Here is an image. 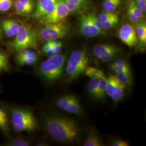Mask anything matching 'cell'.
<instances>
[{
    "mask_svg": "<svg viewBox=\"0 0 146 146\" xmlns=\"http://www.w3.org/2000/svg\"><path fill=\"white\" fill-rule=\"evenodd\" d=\"M116 76L120 82L123 84L125 87L129 86L132 84L133 78L131 69H120L114 72Z\"/></svg>",
    "mask_w": 146,
    "mask_h": 146,
    "instance_id": "16",
    "label": "cell"
},
{
    "mask_svg": "<svg viewBox=\"0 0 146 146\" xmlns=\"http://www.w3.org/2000/svg\"><path fill=\"white\" fill-rule=\"evenodd\" d=\"M119 47L110 43L99 44L94 46L93 52L96 58H99L107 52L117 49Z\"/></svg>",
    "mask_w": 146,
    "mask_h": 146,
    "instance_id": "18",
    "label": "cell"
},
{
    "mask_svg": "<svg viewBox=\"0 0 146 146\" xmlns=\"http://www.w3.org/2000/svg\"><path fill=\"white\" fill-rule=\"evenodd\" d=\"M135 31L137 39V47L139 49H145L146 46V22L145 20L132 24Z\"/></svg>",
    "mask_w": 146,
    "mask_h": 146,
    "instance_id": "14",
    "label": "cell"
},
{
    "mask_svg": "<svg viewBox=\"0 0 146 146\" xmlns=\"http://www.w3.org/2000/svg\"><path fill=\"white\" fill-rule=\"evenodd\" d=\"M126 14H127V19L129 20V21L131 22L132 24H134L137 22H139V21H142L140 20L139 19H138L135 14L133 13L130 8H129L127 6V10H126Z\"/></svg>",
    "mask_w": 146,
    "mask_h": 146,
    "instance_id": "34",
    "label": "cell"
},
{
    "mask_svg": "<svg viewBox=\"0 0 146 146\" xmlns=\"http://www.w3.org/2000/svg\"><path fill=\"white\" fill-rule=\"evenodd\" d=\"M84 146H104V143L96 131H91L87 135L84 142Z\"/></svg>",
    "mask_w": 146,
    "mask_h": 146,
    "instance_id": "19",
    "label": "cell"
},
{
    "mask_svg": "<svg viewBox=\"0 0 146 146\" xmlns=\"http://www.w3.org/2000/svg\"><path fill=\"white\" fill-rule=\"evenodd\" d=\"M38 38L37 31L35 28L27 24H21L15 38L10 43V47L16 52L36 48Z\"/></svg>",
    "mask_w": 146,
    "mask_h": 146,
    "instance_id": "4",
    "label": "cell"
},
{
    "mask_svg": "<svg viewBox=\"0 0 146 146\" xmlns=\"http://www.w3.org/2000/svg\"><path fill=\"white\" fill-rule=\"evenodd\" d=\"M80 33L84 36L88 37L104 36L107 34V31L100 30L90 21L87 14H82L78 22Z\"/></svg>",
    "mask_w": 146,
    "mask_h": 146,
    "instance_id": "10",
    "label": "cell"
},
{
    "mask_svg": "<svg viewBox=\"0 0 146 146\" xmlns=\"http://www.w3.org/2000/svg\"><path fill=\"white\" fill-rule=\"evenodd\" d=\"M70 15L82 14L88 11L93 4L90 0H64Z\"/></svg>",
    "mask_w": 146,
    "mask_h": 146,
    "instance_id": "13",
    "label": "cell"
},
{
    "mask_svg": "<svg viewBox=\"0 0 146 146\" xmlns=\"http://www.w3.org/2000/svg\"><path fill=\"white\" fill-rule=\"evenodd\" d=\"M110 146H128L129 143L120 139H114L111 141Z\"/></svg>",
    "mask_w": 146,
    "mask_h": 146,
    "instance_id": "38",
    "label": "cell"
},
{
    "mask_svg": "<svg viewBox=\"0 0 146 146\" xmlns=\"http://www.w3.org/2000/svg\"><path fill=\"white\" fill-rule=\"evenodd\" d=\"M2 37V34H1V28H0V39Z\"/></svg>",
    "mask_w": 146,
    "mask_h": 146,
    "instance_id": "42",
    "label": "cell"
},
{
    "mask_svg": "<svg viewBox=\"0 0 146 146\" xmlns=\"http://www.w3.org/2000/svg\"><path fill=\"white\" fill-rule=\"evenodd\" d=\"M0 129L5 134H8L9 132L8 120L5 111L0 108Z\"/></svg>",
    "mask_w": 146,
    "mask_h": 146,
    "instance_id": "24",
    "label": "cell"
},
{
    "mask_svg": "<svg viewBox=\"0 0 146 146\" xmlns=\"http://www.w3.org/2000/svg\"><path fill=\"white\" fill-rule=\"evenodd\" d=\"M44 125L48 134L60 142H73L78 139L80 127L77 122L67 117L49 115L44 117Z\"/></svg>",
    "mask_w": 146,
    "mask_h": 146,
    "instance_id": "1",
    "label": "cell"
},
{
    "mask_svg": "<svg viewBox=\"0 0 146 146\" xmlns=\"http://www.w3.org/2000/svg\"><path fill=\"white\" fill-rule=\"evenodd\" d=\"M110 68L114 72L116 70L120 69H131L128 63L122 58H118L116 60L115 62L111 64Z\"/></svg>",
    "mask_w": 146,
    "mask_h": 146,
    "instance_id": "23",
    "label": "cell"
},
{
    "mask_svg": "<svg viewBox=\"0 0 146 146\" xmlns=\"http://www.w3.org/2000/svg\"><path fill=\"white\" fill-rule=\"evenodd\" d=\"M125 88L115 75H111L107 78L106 93L114 102L117 103L123 98Z\"/></svg>",
    "mask_w": 146,
    "mask_h": 146,
    "instance_id": "9",
    "label": "cell"
},
{
    "mask_svg": "<svg viewBox=\"0 0 146 146\" xmlns=\"http://www.w3.org/2000/svg\"><path fill=\"white\" fill-rule=\"evenodd\" d=\"M117 36L122 42L129 48L135 47L137 44L135 31L133 25L129 23L123 25L118 31Z\"/></svg>",
    "mask_w": 146,
    "mask_h": 146,
    "instance_id": "11",
    "label": "cell"
},
{
    "mask_svg": "<svg viewBox=\"0 0 146 146\" xmlns=\"http://www.w3.org/2000/svg\"><path fill=\"white\" fill-rule=\"evenodd\" d=\"M119 17V15L115 12L111 13L103 11L98 16V17L100 21L102 23H104L105 22L110 20Z\"/></svg>",
    "mask_w": 146,
    "mask_h": 146,
    "instance_id": "27",
    "label": "cell"
},
{
    "mask_svg": "<svg viewBox=\"0 0 146 146\" xmlns=\"http://www.w3.org/2000/svg\"><path fill=\"white\" fill-rule=\"evenodd\" d=\"M9 146H28L30 143L23 139H16L8 143Z\"/></svg>",
    "mask_w": 146,
    "mask_h": 146,
    "instance_id": "33",
    "label": "cell"
},
{
    "mask_svg": "<svg viewBox=\"0 0 146 146\" xmlns=\"http://www.w3.org/2000/svg\"><path fill=\"white\" fill-rule=\"evenodd\" d=\"M62 45L63 44H60V45H58V46H56L52 47L53 49H54V52H55L56 54H59L60 52H61Z\"/></svg>",
    "mask_w": 146,
    "mask_h": 146,
    "instance_id": "41",
    "label": "cell"
},
{
    "mask_svg": "<svg viewBox=\"0 0 146 146\" xmlns=\"http://www.w3.org/2000/svg\"><path fill=\"white\" fill-rule=\"evenodd\" d=\"M98 70V69L97 68L92 67H87L84 73H86V75L88 76L89 78H92V77L98 76L97 75Z\"/></svg>",
    "mask_w": 146,
    "mask_h": 146,
    "instance_id": "37",
    "label": "cell"
},
{
    "mask_svg": "<svg viewBox=\"0 0 146 146\" xmlns=\"http://www.w3.org/2000/svg\"><path fill=\"white\" fill-rule=\"evenodd\" d=\"M58 108L78 116L84 115V110L77 97L72 94H67L59 98L56 101Z\"/></svg>",
    "mask_w": 146,
    "mask_h": 146,
    "instance_id": "7",
    "label": "cell"
},
{
    "mask_svg": "<svg viewBox=\"0 0 146 146\" xmlns=\"http://www.w3.org/2000/svg\"><path fill=\"white\" fill-rule=\"evenodd\" d=\"M58 0H38L35 11L32 14V17L39 20L43 17L50 14L55 9Z\"/></svg>",
    "mask_w": 146,
    "mask_h": 146,
    "instance_id": "12",
    "label": "cell"
},
{
    "mask_svg": "<svg viewBox=\"0 0 146 146\" xmlns=\"http://www.w3.org/2000/svg\"><path fill=\"white\" fill-rule=\"evenodd\" d=\"M98 75V74H97ZM100 77L98 75L96 76H94L90 78V80L89 81L87 88L88 90L89 93L91 96L95 99L96 98L97 91L98 85L99 84Z\"/></svg>",
    "mask_w": 146,
    "mask_h": 146,
    "instance_id": "21",
    "label": "cell"
},
{
    "mask_svg": "<svg viewBox=\"0 0 146 146\" xmlns=\"http://www.w3.org/2000/svg\"><path fill=\"white\" fill-rule=\"evenodd\" d=\"M11 122L17 131L31 132L37 128L36 120L30 110L16 108L12 110Z\"/></svg>",
    "mask_w": 146,
    "mask_h": 146,
    "instance_id": "5",
    "label": "cell"
},
{
    "mask_svg": "<svg viewBox=\"0 0 146 146\" xmlns=\"http://www.w3.org/2000/svg\"><path fill=\"white\" fill-rule=\"evenodd\" d=\"M88 60L87 52L84 48L72 52L66 68L67 82H70L76 80L85 72L88 67Z\"/></svg>",
    "mask_w": 146,
    "mask_h": 146,
    "instance_id": "2",
    "label": "cell"
},
{
    "mask_svg": "<svg viewBox=\"0 0 146 146\" xmlns=\"http://www.w3.org/2000/svg\"><path fill=\"white\" fill-rule=\"evenodd\" d=\"M8 67V58L5 54L0 52V71Z\"/></svg>",
    "mask_w": 146,
    "mask_h": 146,
    "instance_id": "35",
    "label": "cell"
},
{
    "mask_svg": "<svg viewBox=\"0 0 146 146\" xmlns=\"http://www.w3.org/2000/svg\"><path fill=\"white\" fill-rule=\"evenodd\" d=\"M98 75L100 77L99 84L98 85L96 99H103L106 96V89L107 82V78L105 76L103 71L100 69L98 70Z\"/></svg>",
    "mask_w": 146,
    "mask_h": 146,
    "instance_id": "17",
    "label": "cell"
},
{
    "mask_svg": "<svg viewBox=\"0 0 146 146\" xmlns=\"http://www.w3.org/2000/svg\"><path fill=\"white\" fill-rule=\"evenodd\" d=\"M37 58L36 52L34 51L28 49L21 50L19 52V54L16 56V58Z\"/></svg>",
    "mask_w": 146,
    "mask_h": 146,
    "instance_id": "30",
    "label": "cell"
},
{
    "mask_svg": "<svg viewBox=\"0 0 146 146\" xmlns=\"http://www.w3.org/2000/svg\"><path fill=\"white\" fill-rule=\"evenodd\" d=\"M20 25L14 19H6L2 22V27L5 35L8 37L15 36L19 31Z\"/></svg>",
    "mask_w": 146,
    "mask_h": 146,
    "instance_id": "15",
    "label": "cell"
},
{
    "mask_svg": "<svg viewBox=\"0 0 146 146\" xmlns=\"http://www.w3.org/2000/svg\"><path fill=\"white\" fill-rule=\"evenodd\" d=\"M128 7L130 8L133 13L135 14V15L140 20H145V13H143L142 11L140 9V8L136 4L135 1L131 0L129 2Z\"/></svg>",
    "mask_w": 146,
    "mask_h": 146,
    "instance_id": "25",
    "label": "cell"
},
{
    "mask_svg": "<svg viewBox=\"0 0 146 146\" xmlns=\"http://www.w3.org/2000/svg\"><path fill=\"white\" fill-rule=\"evenodd\" d=\"M136 4L143 13H146V0H135Z\"/></svg>",
    "mask_w": 146,
    "mask_h": 146,
    "instance_id": "39",
    "label": "cell"
},
{
    "mask_svg": "<svg viewBox=\"0 0 146 146\" xmlns=\"http://www.w3.org/2000/svg\"><path fill=\"white\" fill-rule=\"evenodd\" d=\"M13 5V0H0V11H9Z\"/></svg>",
    "mask_w": 146,
    "mask_h": 146,
    "instance_id": "32",
    "label": "cell"
},
{
    "mask_svg": "<svg viewBox=\"0 0 146 146\" xmlns=\"http://www.w3.org/2000/svg\"><path fill=\"white\" fill-rule=\"evenodd\" d=\"M119 22H120V17H117L109 21L105 22L104 23H102L104 29L106 31L113 29L118 26Z\"/></svg>",
    "mask_w": 146,
    "mask_h": 146,
    "instance_id": "28",
    "label": "cell"
},
{
    "mask_svg": "<svg viewBox=\"0 0 146 146\" xmlns=\"http://www.w3.org/2000/svg\"><path fill=\"white\" fill-rule=\"evenodd\" d=\"M120 52V48L119 47L113 50H111L109 52L106 53L105 54L100 57L98 59H99L102 62H107L115 58Z\"/></svg>",
    "mask_w": 146,
    "mask_h": 146,
    "instance_id": "26",
    "label": "cell"
},
{
    "mask_svg": "<svg viewBox=\"0 0 146 146\" xmlns=\"http://www.w3.org/2000/svg\"><path fill=\"white\" fill-rule=\"evenodd\" d=\"M70 13L64 0H58L55 9L50 14L39 19L42 24L65 22Z\"/></svg>",
    "mask_w": 146,
    "mask_h": 146,
    "instance_id": "8",
    "label": "cell"
},
{
    "mask_svg": "<svg viewBox=\"0 0 146 146\" xmlns=\"http://www.w3.org/2000/svg\"><path fill=\"white\" fill-rule=\"evenodd\" d=\"M52 48V47L51 46L50 44L49 43L48 41H47V43L44 44V46L43 47V51L44 53H46L47 52H48L49 50H50Z\"/></svg>",
    "mask_w": 146,
    "mask_h": 146,
    "instance_id": "40",
    "label": "cell"
},
{
    "mask_svg": "<svg viewBox=\"0 0 146 146\" xmlns=\"http://www.w3.org/2000/svg\"><path fill=\"white\" fill-rule=\"evenodd\" d=\"M122 5V0H104L102 3L103 10L107 12L114 13Z\"/></svg>",
    "mask_w": 146,
    "mask_h": 146,
    "instance_id": "20",
    "label": "cell"
},
{
    "mask_svg": "<svg viewBox=\"0 0 146 146\" xmlns=\"http://www.w3.org/2000/svg\"><path fill=\"white\" fill-rule=\"evenodd\" d=\"M67 57L66 54H57L43 61L40 67L42 76L51 82L58 80L62 75Z\"/></svg>",
    "mask_w": 146,
    "mask_h": 146,
    "instance_id": "3",
    "label": "cell"
},
{
    "mask_svg": "<svg viewBox=\"0 0 146 146\" xmlns=\"http://www.w3.org/2000/svg\"><path fill=\"white\" fill-rule=\"evenodd\" d=\"M22 4L26 6L31 10L34 11L35 8V2L34 0H18Z\"/></svg>",
    "mask_w": 146,
    "mask_h": 146,
    "instance_id": "36",
    "label": "cell"
},
{
    "mask_svg": "<svg viewBox=\"0 0 146 146\" xmlns=\"http://www.w3.org/2000/svg\"><path fill=\"white\" fill-rule=\"evenodd\" d=\"M87 14L88 16L89 19L90 20V21L93 22V23L98 28H99L100 30H101L102 31H107L104 29L102 23L100 22V21L99 20V19H98V16L96 15L95 13H87Z\"/></svg>",
    "mask_w": 146,
    "mask_h": 146,
    "instance_id": "29",
    "label": "cell"
},
{
    "mask_svg": "<svg viewBox=\"0 0 146 146\" xmlns=\"http://www.w3.org/2000/svg\"><path fill=\"white\" fill-rule=\"evenodd\" d=\"M70 26L65 21L43 24L37 31V34L38 38L48 41L66 38L70 34Z\"/></svg>",
    "mask_w": 146,
    "mask_h": 146,
    "instance_id": "6",
    "label": "cell"
},
{
    "mask_svg": "<svg viewBox=\"0 0 146 146\" xmlns=\"http://www.w3.org/2000/svg\"><path fill=\"white\" fill-rule=\"evenodd\" d=\"M37 58H17L18 63L21 66H31L35 64Z\"/></svg>",
    "mask_w": 146,
    "mask_h": 146,
    "instance_id": "31",
    "label": "cell"
},
{
    "mask_svg": "<svg viewBox=\"0 0 146 146\" xmlns=\"http://www.w3.org/2000/svg\"><path fill=\"white\" fill-rule=\"evenodd\" d=\"M14 5L15 13L17 14L26 16L29 15L33 13V11L22 4L18 0H15Z\"/></svg>",
    "mask_w": 146,
    "mask_h": 146,
    "instance_id": "22",
    "label": "cell"
}]
</instances>
